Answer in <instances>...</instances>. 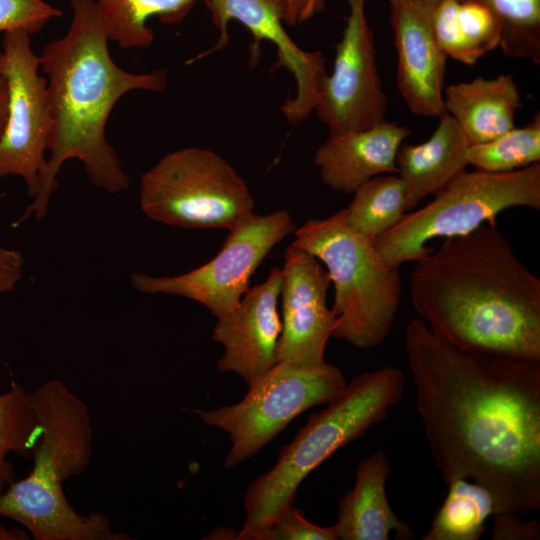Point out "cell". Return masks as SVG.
Listing matches in <instances>:
<instances>
[{
    "instance_id": "6da1fadb",
    "label": "cell",
    "mask_w": 540,
    "mask_h": 540,
    "mask_svg": "<svg viewBox=\"0 0 540 540\" xmlns=\"http://www.w3.org/2000/svg\"><path fill=\"white\" fill-rule=\"evenodd\" d=\"M416 409L446 484L471 479L496 513L540 510V361L459 349L420 318L404 335Z\"/></svg>"
},
{
    "instance_id": "7a4b0ae2",
    "label": "cell",
    "mask_w": 540,
    "mask_h": 540,
    "mask_svg": "<svg viewBox=\"0 0 540 540\" xmlns=\"http://www.w3.org/2000/svg\"><path fill=\"white\" fill-rule=\"evenodd\" d=\"M414 310L459 349L540 361V280L496 226L445 238L414 261Z\"/></svg>"
},
{
    "instance_id": "3957f363",
    "label": "cell",
    "mask_w": 540,
    "mask_h": 540,
    "mask_svg": "<svg viewBox=\"0 0 540 540\" xmlns=\"http://www.w3.org/2000/svg\"><path fill=\"white\" fill-rule=\"evenodd\" d=\"M68 1L72 21L67 33L49 42L39 56L55 123L47 166L33 201L16 225L32 215L39 220L46 215L58 185L56 177L69 159L83 163L96 187L111 194L125 190L128 176L105 137L110 112L130 91L160 92L168 84L164 68L141 74L120 68L110 55L95 0Z\"/></svg>"
},
{
    "instance_id": "277c9868",
    "label": "cell",
    "mask_w": 540,
    "mask_h": 540,
    "mask_svg": "<svg viewBox=\"0 0 540 540\" xmlns=\"http://www.w3.org/2000/svg\"><path fill=\"white\" fill-rule=\"evenodd\" d=\"M42 426L29 475L0 494V516L25 527L36 540H123L102 512L78 514L63 483L82 474L92 456V424L86 404L59 380L31 393Z\"/></svg>"
},
{
    "instance_id": "5b68a950",
    "label": "cell",
    "mask_w": 540,
    "mask_h": 540,
    "mask_svg": "<svg viewBox=\"0 0 540 540\" xmlns=\"http://www.w3.org/2000/svg\"><path fill=\"white\" fill-rule=\"evenodd\" d=\"M405 377L398 367L362 373L347 383L322 411L312 414L276 464L253 480L244 496L245 520L239 539L269 525L296 498L299 485L336 450L383 421L404 394Z\"/></svg>"
},
{
    "instance_id": "8992f818",
    "label": "cell",
    "mask_w": 540,
    "mask_h": 540,
    "mask_svg": "<svg viewBox=\"0 0 540 540\" xmlns=\"http://www.w3.org/2000/svg\"><path fill=\"white\" fill-rule=\"evenodd\" d=\"M294 234L291 244L323 262L334 285L332 337L360 349L379 346L400 305L399 267L385 261L373 240L347 225L343 209L306 221Z\"/></svg>"
},
{
    "instance_id": "52a82bcc",
    "label": "cell",
    "mask_w": 540,
    "mask_h": 540,
    "mask_svg": "<svg viewBox=\"0 0 540 540\" xmlns=\"http://www.w3.org/2000/svg\"><path fill=\"white\" fill-rule=\"evenodd\" d=\"M513 207L540 209V163L503 173L466 171L424 207L405 213L374 244L388 264L400 267L430 253L429 240L496 226L498 215Z\"/></svg>"
},
{
    "instance_id": "ba28073f",
    "label": "cell",
    "mask_w": 540,
    "mask_h": 540,
    "mask_svg": "<svg viewBox=\"0 0 540 540\" xmlns=\"http://www.w3.org/2000/svg\"><path fill=\"white\" fill-rule=\"evenodd\" d=\"M139 204L161 223L188 229H231L253 212L246 181L222 156L186 147L163 156L140 180Z\"/></svg>"
},
{
    "instance_id": "9c48e42d",
    "label": "cell",
    "mask_w": 540,
    "mask_h": 540,
    "mask_svg": "<svg viewBox=\"0 0 540 540\" xmlns=\"http://www.w3.org/2000/svg\"><path fill=\"white\" fill-rule=\"evenodd\" d=\"M346 384L332 364L303 367L281 361L248 385L238 403L194 412L205 424L229 435L231 448L224 466L232 468L255 455L302 412L329 403Z\"/></svg>"
},
{
    "instance_id": "30bf717a",
    "label": "cell",
    "mask_w": 540,
    "mask_h": 540,
    "mask_svg": "<svg viewBox=\"0 0 540 540\" xmlns=\"http://www.w3.org/2000/svg\"><path fill=\"white\" fill-rule=\"evenodd\" d=\"M296 225L286 210L243 216L231 229L219 253L209 262L177 276L133 273L134 289L145 294H169L201 303L219 318L233 310L249 288L251 276Z\"/></svg>"
},
{
    "instance_id": "8fae6325",
    "label": "cell",
    "mask_w": 540,
    "mask_h": 540,
    "mask_svg": "<svg viewBox=\"0 0 540 540\" xmlns=\"http://www.w3.org/2000/svg\"><path fill=\"white\" fill-rule=\"evenodd\" d=\"M24 30L4 33V70L8 80L9 104L5 129L0 138V178L21 177L34 198L46 169L45 153L54 135V117L47 79L38 73L39 56L31 48Z\"/></svg>"
},
{
    "instance_id": "7c38bea8",
    "label": "cell",
    "mask_w": 540,
    "mask_h": 540,
    "mask_svg": "<svg viewBox=\"0 0 540 540\" xmlns=\"http://www.w3.org/2000/svg\"><path fill=\"white\" fill-rule=\"evenodd\" d=\"M349 14L337 43L334 64L314 112L330 134L356 132L386 121L387 97L376 58L366 0H346Z\"/></svg>"
},
{
    "instance_id": "4fadbf2b",
    "label": "cell",
    "mask_w": 540,
    "mask_h": 540,
    "mask_svg": "<svg viewBox=\"0 0 540 540\" xmlns=\"http://www.w3.org/2000/svg\"><path fill=\"white\" fill-rule=\"evenodd\" d=\"M211 13L213 25L218 28L216 44L197 55L198 61L223 49L229 42L228 23L238 21L254 38L250 61L258 60L259 42L269 41L276 48L277 59L273 69L284 68L294 78L296 93L281 105L280 110L292 125L306 120L314 111L323 84L328 76L325 58L320 51H305L289 36L284 27L282 0H204Z\"/></svg>"
},
{
    "instance_id": "5bb4252c",
    "label": "cell",
    "mask_w": 540,
    "mask_h": 540,
    "mask_svg": "<svg viewBox=\"0 0 540 540\" xmlns=\"http://www.w3.org/2000/svg\"><path fill=\"white\" fill-rule=\"evenodd\" d=\"M281 271L282 329L276 360L320 366L336 323L327 306L329 274L315 256L292 244L285 250Z\"/></svg>"
},
{
    "instance_id": "9a60e30c",
    "label": "cell",
    "mask_w": 540,
    "mask_h": 540,
    "mask_svg": "<svg viewBox=\"0 0 540 540\" xmlns=\"http://www.w3.org/2000/svg\"><path fill=\"white\" fill-rule=\"evenodd\" d=\"M438 0H389L397 50V87L416 115L446 114L444 83L447 55L438 44L432 14Z\"/></svg>"
},
{
    "instance_id": "2e32d148",
    "label": "cell",
    "mask_w": 540,
    "mask_h": 540,
    "mask_svg": "<svg viewBox=\"0 0 540 540\" xmlns=\"http://www.w3.org/2000/svg\"><path fill=\"white\" fill-rule=\"evenodd\" d=\"M281 284V268L275 267L264 282L248 288L233 310L217 318L213 328L212 339L224 348L218 370L238 375L247 386L277 363Z\"/></svg>"
},
{
    "instance_id": "e0dca14e",
    "label": "cell",
    "mask_w": 540,
    "mask_h": 540,
    "mask_svg": "<svg viewBox=\"0 0 540 540\" xmlns=\"http://www.w3.org/2000/svg\"><path fill=\"white\" fill-rule=\"evenodd\" d=\"M410 130L384 121L371 128L330 134L314 155L322 182L333 191L353 192L367 180L397 174V152Z\"/></svg>"
},
{
    "instance_id": "ac0fdd59",
    "label": "cell",
    "mask_w": 540,
    "mask_h": 540,
    "mask_svg": "<svg viewBox=\"0 0 540 540\" xmlns=\"http://www.w3.org/2000/svg\"><path fill=\"white\" fill-rule=\"evenodd\" d=\"M391 471L386 453L378 450L357 466L354 486L338 504V520L330 526L337 540H411L410 525L399 519L386 495Z\"/></svg>"
},
{
    "instance_id": "d6986e66",
    "label": "cell",
    "mask_w": 540,
    "mask_h": 540,
    "mask_svg": "<svg viewBox=\"0 0 540 540\" xmlns=\"http://www.w3.org/2000/svg\"><path fill=\"white\" fill-rule=\"evenodd\" d=\"M444 107L470 145L490 141L515 127L523 107L520 91L510 74L477 77L444 88Z\"/></svg>"
},
{
    "instance_id": "ffe728a7",
    "label": "cell",
    "mask_w": 540,
    "mask_h": 540,
    "mask_svg": "<svg viewBox=\"0 0 540 540\" xmlns=\"http://www.w3.org/2000/svg\"><path fill=\"white\" fill-rule=\"evenodd\" d=\"M469 146L463 131L448 113L439 118L438 126L426 141L400 146L397 174L406 186L410 210L467 171Z\"/></svg>"
},
{
    "instance_id": "44dd1931",
    "label": "cell",
    "mask_w": 540,
    "mask_h": 540,
    "mask_svg": "<svg viewBox=\"0 0 540 540\" xmlns=\"http://www.w3.org/2000/svg\"><path fill=\"white\" fill-rule=\"evenodd\" d=\"M432 24L447 57L464 64H475L500 43L497 19L477 0H438Z\"/></svg>"
},
{
    "instance_id": "7402d4cb",
    "label": "cell",
    "mask_w": 540,
    "mask_h": 540,
    "mask_svg": "<svg viewBox=\"0 0 540 540\" xmlns=\"http://www.w3.org/2000/svg\"><path fill=\"white\" fill-rule=\"evenodd\" d=\"M199 0H95L108 39L121 48H145L155 35L151 17L164 24L181 23Z\"/></svg>"
},
{
    "instance_id": "603a6c76",
    "label": "cell",
    "mask_w": 540,
    "mask_h": 540,
    "mask_svg": "<svg viewBox=\"0 0 540 540\" xmlns=\"http://www.w3.org/2000/svg\"><path fill=\"white\" fill-rule=\"evenodd\" d=\"M447 485L448 493L422 539L479 540L487 528L486 520L496 512L492 494L468 479Z\"/></svg>"
},
{
    "instance_id": "cb8c5ba5",
    "label": "cell",
    "mask_w": 540,
    "mask_h": 540,
    "mask_svg": "<svg viewBox=\"0 0 540 540\" xmlns=\"http://www.w3.org/2000/svg\"><path fill=\"white\" fill-rule=\"evenodd\" d=\"M347 225L375 241L410 210L406 186L394 174L375 176L361 184L343 209Z\"/></svg>"
},
{
    "instance_id": "d4e9b609",
    "label": "cell",
    "mask_w": 540,
    "mask_h": 540,
    "mask_svg": "<svg viewBox=\"0 0 540 540\" xmlns=\"http://www.w3.org/2000/svg\"><path fill=\"white\" fill-rule=\"evenodd\" d=\"M42 426L31 393L13 383L0 394V494L14 481L10 454L32 458Z\"/></svg>"
},
{
    "instance_id": "484cf974",
    "label": "cell",
    "mask_w": 540,
    "mask_h": 540,
    "mask_svg": "<svg viewBox=\"0 0 540 540\" xmlns=\"http://www.w3.org/2000/svg\"><path fill=\"white\" fill-rule=\"evenodd\" d=\"M468 165L477 170L503 173L523 169L540 161V113L521 128H512L484 143L470 145Z\"/></svg>"
},
{
    "instance_id": "4316f807",
    "label": "cell",
    "mask_w": 540,
    "mask_h": 540,
    "mask_svg": "<svg viewBox=\"0 0 540 540\" xmlns=\"http://www.w3.org/2000/svg\"><path fill=\"white\" fill-rule=\"evenodd\" d=\"M495 16L507 56L540 64V0H477Z\"/></svg>"
},
{
    "instance_id": "83f0119b",
    "label": "cell",
    "mask_w": 540,
    "mask_h": 540,
    "mask_svg": "<svg viewBox=\"0 0 540 540\" xmlns=\"http://www.w3.org/2000/svg\"><path fill=\"white\" fill-rule=\"evenodd\" d=\"M240 540H337L331 527H321L291 505L269 525L243 535Z\"/></svg>"
},
{
    "instance_id": "f1b7e54d",
    "label": "cell",
    "mask_w": 540,
    "mask_h": 540,
    "mask_svg": "<svg viewBox=\"0 0 540 540\" xmlns=\"http://www.w3.org/2000/svg\"><path fill=\"white\" fill-rule=\"evenodd\" d=\"M61 15L44 0H0V32L24 30L32 35Z\"/></svg>"
},
{
    "instance_id": "f546056e",
    "label": "cell",
    "mask_w": 540,
    "mask_h": 540,
    "mask_svg": "<svg viewBox=\"0 0 540 540\" xmlns=\"http://www.w3.org/2000/svg\"><path fill=\"white\" fill-rule=\"evenodd\" d=\"M490 535L493 540H539L540 523L521 520V516L511 513H496Z\"/></svg>"
},
{
    "instance_id": "4dcf8cb0",
    "label": "cell",
    "mask_w": 540,
    "mask_h": 540,
    "mask_svg": "<svg viewBox=\"0 0 540 540\" xmlns=\"http://www.w3.org/2000/svg\"><path fill=\"white\" fill-rule=\"evenodd\" d=\"M23 268L24 258L19 251L0 246V295L14 290Z\"/></svg>"
},
{
    "instance_id": "1f68e13d",
    "label": "cell",
    "mask_w": 540,
    "mask_h": 540,
    "mask_svg": "<svg viewBox=\"0 0 540 540\" xmlns=\"http://www.w3.org/2000/svg\"><path fill=\"white\" fill-rule=\"evenodd\" d=\"M284 6V23L296 26L319 13L325 0H282Z\"/></svg>"
},
{
    "instance_id": "d6a6232c",
    "label": "cell",
    "mask_w": 540,
    "mask_h": 540,
    "mask_svg": "<svg viewBox=\"0 0 540 540\" xmlns=\"http://www.w3.org/2000/svg\"><path fill=\"white\" fill-rule=\"evenodd\" d=\"M9 87L4 70V56L0 52V138L6 126L8 117Z\"/></svg>"
},
{
    "instance_id": "836d02e7",
    "label": "cell",
    "mask_w": 540,
    "mask_h": 540,
    "mask_svg": "<svg viewBox=\"0 0 540 540\" xmlns=\"http://www.w3.org/2000/svg\"><path fill=\"white\" fill-rule=\"evenodd\" d=\"M29 539L23 530H7L0 525V540H21Z\"/></svg>"
}]
</instances>
